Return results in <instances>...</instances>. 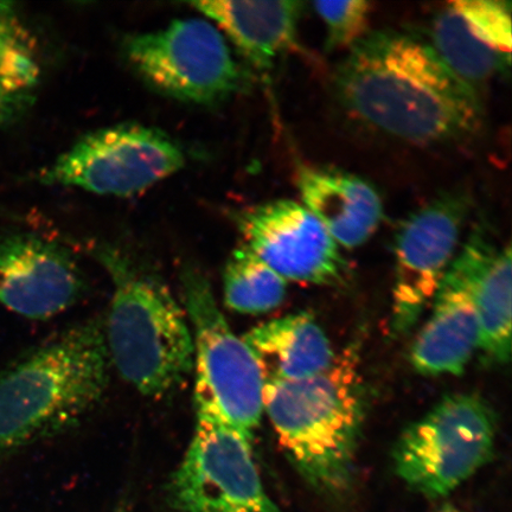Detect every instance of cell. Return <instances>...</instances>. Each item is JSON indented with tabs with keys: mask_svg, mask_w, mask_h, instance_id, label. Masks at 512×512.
Returning <instances> with one entry per match:
<instances>
[{
	"mask_svg": "<svg viewBox=\"0 0 512 512\" xmlns=\"http://www.w3.org/2000/svg\"><path fill=\"white\" fill-rule=\"evenodd\" d=\"M104 323L64 332L0 373V460L66 432L99 405L110 381Z\"/></svg>",
	"mask_w": 512,
	"mask_h": 512,
	"instance_id": "cell-3",
	"label": "cell"
},
{
	"mask_svg": "<svg viewBox=\"0 0 512 512\" xmlns=\"http://www.w3.org/2000/svg\"><path fill=\"white\" fill-rule=\"evenodd\" d=\"M440 512H457V510H454L451 507H444Z\"/></svg>",
	"mask_w": 512,
	"mask_h": 512,
	"instance_id": "cell-23",
	"label": "cell"
},
{
	"mask_svg": "<svg viewBox=\"0 0 512 512\" xmlns=\"http://www.w3.org/2000/svg\"><path fill=\"white\" fill-rule=\"evenodd\" d=\"M185 153L168 134L124 124L87 134L42 172L49 185L102 196L139 194L183 168Z\"/></svg>",
	"mask_w": 512,
	"mask_h": 512,
	"instance_id": "cell-8",
	"label": "cell"
},
{
	"mask_svg": "<svg viewBox=\"0 0 512 512\" xmlns=\"http://www.w3.org/2000/svg\"><path fill=\"white\" fill-rule=\"evenodd\" d=\"M168 496L177 512H283L262 485L252 440L204 418H197L194 438L171 477Z\"/></svg>",
	"mask_w": 512,
	"mask_h": 512,
	"instance_id": "cell-9",
	"label": "cell"
},
{
	"mask_svg": "<svg viewBox=\"0 0 512 512\" xmlns=\"http://www.w3.org/2000/svg\"><path fill=\"white\" fill-rule=\"evenodd\" d=\"M297 187L303 206L338 246L361 247L380 227L381 197L366 179L334 168L303 166L298 170Z\"/></svg>",
	"mask_w": 512,
	"mask_h": 512,
	"instance_id": "cell-14",
	"label": "cell"
},
{
	"mask_svg": "<svg viewBox=\"0 0 512 512\" xmlns=\"http://www.w3.org/2000/svg\"><path fill=\"white\" fill-rule=\"evenodd\" d=\"M190 5L215 24L260 73L270 72L275 61L296 46L298 23L303 10V3L297 0H208Z\"/></svg>",
	"mask_w": 512,
	"mask_h": 512,
	"instance_id": "cell-15",
	"label": "cell"
},
{
	"mask_svg": "<svg viewBox=\"0 0 512 512\" xmlns=\"http://www.w3.org/2000/svg\"><path fill=\"white\" fill-rule=\"evenodd\" d=\"M41 80L36 44L14 3L0 2V126L34 104Z\"/></svg>",
	"mask_w": 512,
	"mask_h": 512,
	"instance_id": "cell-18",
	"label": "cell"
},
{
	"mask_svg": "<svg viewBox=\"0 0 512 512\" xmlns=\"http://www.w3.org/2000/svg\"><path fill=\"white\" fill-rule=\"evenodd\" d=\"M432 304L431 316L413 344V367L426 376L463 374L479 337L471 261L464 248L448 267Z\"/></svg>",
	"mask_w": 512,
	"mask_h": 512,
	"instance_id": "cell-13",
	"label": "cell"
},
{
	"mask_svg": "<svg viewBox=\"0 0 512 512\" xmlns=\"http://www.w3.org/2000/svg\"><path fill=\"white\" fill-rule=\"evenodd\" d=\"M182 283L194 339L197 418L219 421L253 441L264 415L265 377L258 358L230 329L200 271L185 268Z\"/></svg>",
	"mask_w": 512,
	"mask_h": 512,
	"instance_id": "cell-5",
	"label": "cell"
},
{
	"mask_svg": "<svg viewBox=\"0 0 512 512\" xmlns=\"http://www.w3.org/2000/svg\"><path fill=\"white\" fill-rule=\"evenodd\" d=\"M124 50L153 89L187 104L220 105L247 86L227 38L207 18L177 19L163 29L133 35Z\"/></svg>",
	"mask_w": 512,
	"mask_h": 512,
	"instance_id": "cell-7",
	"label": "cell"
},
{
	"mask_svg": "<svg viewBox=\"0 0 512 512\" xmlns=\"http://www.w3.org/2000/svg\"><path fill=\"white\" fill-rule=\"evenodd\" d=\"M113 284L104 323L108 357L140 394L163 398L194 370V339L181 306L149 268L119 249L96 253Z\"/></svg>",
	"mask_w": 512,
	"mask_h": 512,
	"instance_id": "cell-4",
	"label": "cell"
},
{
	"mask_svg": "<svg viewBox=\"0 0 512 512\" xmlns=\"http://www.w3.org/2000/svg\"><path fill=\"white\" fill-rule=\"evenodd\" d=\"M452 8L480 42L511 56V4L502 0H454Z\"/></svg>",
	"mask_w": 512,
	"mask_h": 512,
	"instance_id": "cell-21",
	"label": "cell"
},
{
	"mask_svg": "<svg viewBox=\"0 0 512 512\" xmlns=\"http://www.w3.org/2000/svg\"><path fill=\"white\" fill-rule=\"evenodd\" d=\"M430 37L441 62L473 92L510 67V56L480 42L450 3L433 19Z\"/></svg>",
	"mask_w": 512,
	"mask_h": 512,
	"instance_id": "cell-19",
	"label": "cell"
},
{
	"mask_svg": "<svg viewBox=\"0 0 512 512\" xmlns=\"http://www.w3.org/2000/svg\"><path fill=\"white\" fill-rule=\"evenodd\" d=\"M335 89L352 118L416 146L456 143L482 125L477 93L428 42L401 32L364 36L337 68Z\"/></svg>",
	"mask_w": 512,
	"mask_h": 512,
	"instance_id": "cell-1",
	"label": "cell"
},
{
	"mask_svg": "<svg viewBox=\"0 0 512 512\" xmlns=\"http://www.w3.org/2000/svg\"><path fill=\"white\" fill-rule=\"evenodd\" d=\"M496 430L494 409L482 396L447 395L400 435L396 475L421 495L446 497L490 462Z\"/></svg>",
	"mask_w": 512,
	"mask_h": 512,
	"instance_id": "cell-6",
	"label": "cell"
},
{
	"mask_svg": "<svg viewBox=\"0 0 512 512\" xmlns=\"http://www.w3.org/2000/svg\"><path fill=\"white\" fill-rule=\"evenodd\" d=\"M472 268L479 326L478 349L486 360L504 364L511 356V247H499L483 228L463 247Z\"/></svg>",
	"mask_w": 512,
	"mask_h": 512,
	"instance_id": "cell-16",
	"label": "cell"
},
{
	"mask_svg": "<svg viewBox=\"0 0 512 512\" xmlns=\"http://www.w3.org/2000/svg\"><path fill=\"white\" fill-rule=\"evenodd\" d=\"M242 339L258 358L265 380L309 379L328 369L337 356L322 326L306 312L270 320Z\"/></svg>",
	"mask_w": 512,
	"mask_h": 512,
	"instance_id": "cell-17",
	"label": "cell"
},
{
	"mask_svg": "<svg viewBox=\"0 0 512 512\" xmlns=\"http://www.w3.org/2000/svg\"><path fill=\"white\" fill-rule=\"evenodd\" d=\"M264 412L290 463L313 489L339 496L350 488L367 413L354 347L316 376L265 380Z\"/></svg>",
	"mask_w": 512,
	"mask_h": 512,
	"instance_id": "cell-2",
	"label": "cell"
},
{
	"mask_svg": "<svg viewBox=\"0 0 512 512\" xmlns=\"http://www.w3.org/2000/svg\"><path fill=\"white\" fill-rule=\"evenodd\" d=\"M245 247L286 281L341 283L347 271L336 241L302 203L278 200L239 215Z\"/></svg>",
	"mask_w": 512,
	"mask_h": 512,
	"instance_id": "cell-11",
	"label": "cell"
},
{
	"mask_svg": "<svg viewBox=\"0 0 512 512\" xmlns=\"http://www.w3.org/2000/svg\"><path fill=\"white\" fill-rule=\"evenodd\" d=\"M312 5L328 31L326 49L329 51L351 49L368 35L371 4L366 0L316 2Z\"/></svg>",
	"mask_w": 512,
	"mask_h": 512,
	"instance_id": "cell-22",
	"label": "cell"
},
{
	"mask_svg": "<svg viewBox=\"0 0 512 512\" xmlns=\"http://www.w3.org/2000/svg\"><path fill=\"white\" fill-rule=\"evenodd\" d=\"M78 262L59 243L29 233L0 236V305L29 319H48L85 293Z\"/></svg>",
	"mask_w": 512,
	"mask_h": 512,
	"instance_id": "cell-12",
	"label": "cell"
},
{
	"mask_svg": "<svg viewBox=\"0 0 512 512\" xmlns=\"http://www.w3.org/2000/svg\"><path fill=\"white\" fill-rule=\"evenodd\" d=\"M464 194L450 192L414 211L395 238L392 330L411 331L432 304L448 267L456 258L469 214Z\"/></svg>",
	"mask_w": 512,
	"mask_h": 512,
	"instance_id": "cell-10",
	"label": "cell"
},
{
	"mask_svg": "<svg viewBox=\"0 0 512 512\" xmlns=\"http://www.w3.org/2000/svg\"><path fill=\"white\" fill-rule=\"evenodd\" d=\"M287 281L245 246L235 249L223 273L224 304L245 315L270 312L284 302Z\"/></svg>",
	"mask_w": 512,
	"mask_h": 512,
	"instance_id": "cell-20",
	"label": "cell"
}]
</instances>
